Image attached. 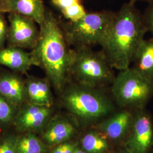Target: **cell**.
<instances>
[{
	"instance_id": "6da1fadb",
	"label": "cell",
	"mask_w": 153,
	"mask_h": 153,
	"mask_svg": "<svg viewBox=\"0 0 153 153\" xmlns=\"http://www.w3.org/2000/svg\"><path fill=\"white\" fill-rule=\"evenodd\" d=\"M135 2L130 0L114 13L108 31L100 45L110 65L120 71L129 68L148 32Z\"/></svg>"
},
{
	"instance_id": "7a4b0ae2",
	"label": "cell",
	"mask_w": 153,
	"mask_h": 153,
	"mask_svg": "<svg viewBox=\"0 0 153 153\" xmlns=\"http://www.w3.org/2000/svg\"><path fill=\"white\" fill-rule=\"evenodd\" d=\"M39 26L38 41L31 54L36 66L44 70L54 87L60 91L70 77L71 49L60 23L51 12L47 11Z\"/></svg>"
},
{
	"instance_id": "3957f363",
	"label": "cell",
	"mask_w": 153,
	"mask_h": 153,
	"mask_svg": "<svg viewBox=\"0 0 153 153\" xmlns=\"http://www.w3.org/2000/svg\"><path fill=\"white\" fill-rule=\"evenodd\" d=\"M69 75L78 83L94 88L113 82L115 77L102 51L96 52L86 47L71 49Z\"/></svg>"
},
{
	"instance_id": "277c9868",
	"label": "cell",
	"mask_w": 153,
	"mask_h": 153,
	"mask_svg": "<svg viewBox=\"0 0 153 153\" xmlns=\"http://www.w3.org/2000/svg\"><path fill=\"white\" fill-rule=\"evenodd\" d=\"M114 12L88 13L76 22L69 21L62 27L66 40L74 48L101 45L108 31Z\"/></svg>"
},
{
	"instance_id": "5b68a950",
	"label": "cell",
	"mask_w": 153,
	"mask_h": 153,
	"mask_svg": "<svg viewBox=\"0 0 153 153\" xmlns=\"http://www.w3.org/2000/svg\"><path fill=\"white\" fill-rule=\"evenodd\" d=\"M63 102L72 114L83 120H93L108 114L112 105L109 99L95 88L77 83L64 93Z\"/></svg>"
},
{
	"instance_id": "8992f818",
	"label": "cell",
	"mask_w": 153,
	"mask_h": 153,
	"mask_svg": "<svg viewBox=\"0 0 153 153\" xmlns=\"http://www.w3.org/2000/svg\"><path fill=\"white\" fill-rule=\"evenodd\" d=\"M112 92L121 106L142 109L153 95V80L129 67L115 76Z\"/></svg>"
},
{
	"instance_id": "52a82bcc",
	"label": "cell",
	"mask_w": 153,
	"mask_h": 153,
	"mask_svg": "<svg viewBox=\"0 0 153 153\" xmlns=\"http://www.w3.org/2000/svg\"><path fill=\"white\" fill-rule=\"evenodd\" d=\"M7 42L9 46L33 49L38 41L39 33L33 19L16 13H9Z\"/></svg>"
},
{
	"instance_id": "ba28073f",
	"label": "cell",
	"mask_w": 153,
	"mask_h": 153,
	"mask_svg": "<svg viewBox=\"0 0 153 153\" xmlns=\"http://www.w3.org/2000/svg\"><path fill=\"white\" fill-rule=\"evenodd\" d=\"M134 120L131 134L126 143L128 153H148L153 141V127L150 116L142 109Z\"/></svg>"
},
{
	"instance_id": "9c48e42d",
	"label": "cell",
	"mask_w": 153,
	"mask_h": 153,
	"mask_svg": "<svg viewBox=\"0 0 153 153\" xmlns=\"http://www.w3.org/2000/svg\"><path fill=\"white\" fill-rule=\"evenodd\" d=\"M0 13H16L27 16L40 25L47 11L42 0H0Z\"/></svg>"
},
{
	"instance_id": "30bf717a",
	"label": "cell",
	"mask_w": 153,
	"mask_h": 153,
	"mask_svg": "<svg viewBox=\"0 0 153 153\" xmlns=\"http://www.w3.org/2000/svg\"><path fill=\"white\" fill-rule=\"evenodd\" d=\"M51 112V107L30 103L25 105L18 115L16 126L22 130L38 129L44 125Z\"/></svg>"
},
{
	"instance_id": "8fae6325",
	"label": "cell",
	"mask_w": 153,
	"mask_h": 153,
	"mask_svg": "<svg viewBox=\"0 0 153 153\" xmlns=\"http://www.w3.org/2000/svg\"><path fill=\"white\" fill-rule=\"evenodd\" d=\"M0 65L21 73L27 71L31 66H36L31 53L13 46L0 49Z\"/></svg>"
},
{
	"instance_id": "7c38bea8",
	"label": "cell",
	"mask_w": 153,
	"mask_h": 153,
	"mask_svg": "<svg viewBox=\"0 0 153 153\" xmlns=\"http://www.w3.org/2000/svg\"><path fill=\"white\" fill-rule=\"evenodd\" d=\"M0 94L16 106L27 99L26 84L19 76L10 73L0 76Z\"/></svg>"
},
{
	"instance_id": "4fadbf2b",
	"label": "cell",
	"mask_w": 153,
	"mask_h": 153,
	"mask_svg": "<svg viewBox=\"0 0 153 153\" xmlns=\"http://www.w3.org/2000/svg\"><path fill=\"white\" fill-rule=\"evenodd\" d=\"M27 99L33 104L51 107L53 98L48 82L42 78L30 76L26 83Z\"/></svg>"
},
{
	"instance_id": "5bb4252c",
	"label": "cell",
	"mask_w": 153,
	"mask_h": 153,
	"mask_svg": "<svg viewBox=\"0 0 153 153\" xmlns=\"http://www.w3.org/2000/svg\"><path fill=\"white\" fill-rule=\"evenodd\" d=\"M133 68L143 76L153 80V37L144 39L132 61Z\"/></svg>"
},
{
	"instance_id": "9a60e30c",
	"label": "cell",
	"mask_w": 153,
	"mask_h": 153,
	"mask_svg": "<svg viewBox=\"0 0 153 153\" xmlns=\"http://www.w3.org/2000/svg\"><path fill=\"white\" fill-rule=\"evenodd\" d=\"M132 116L128 112L122 111L113 116L100 126L102 131L112 140L123 137L131 126Z\"/></svg>"
},
{
	"instance_id": "2e32d148",
	"label": "cell",
	"mask_w": 153,
	"mask_h": 153,
	"mask_svg": "<svg viewBox=\"0 0 153 153\" xmlns=\"http://www.w3.org/2000/svg\"><path fill=\"white\" fill-rule=\"evenodd\" d=\"M74 132L73 126L65 121L53 123L44 133V138L49 145H59L70 139Z\"/></svg>"
},
{
	"instance_id": "e0dca14e",
	"label": "cell",
	"mask_w": 153,
	"mask_h": 153,
	"mask_svg": "<svg viewBox=\"0 0 153 153\" xmlns=\"http://www.w3.org/2000/svg\"><path fill=\"white\" fill-rule=\"evenodd\" d=\"M46 151L44 143L33 133L19 137L16 153H45Z\"/></svg>"
},
{
	"instance_id": "ac0fdd59",
	"label": "cell",
	"mask_w": 153,
	"mask_h": 153,
	"mask_svg": "<svg viewBox=\"0 0 153 153\" xmlns=\"http://www.w3.org/2000/svg\"><path fill=\"white\" fill-rule=\"evenodd\" d=\"M82 148L86 153H102L107 150V142L95 133L86 134L82 140Z\"/></svg>"
},
{
	"instance_id": "d6986e66",
	"label": "cell",
	"mask_w": 153,
	"mask_h": 153,
	"mask_svg": "<svg viewBox=\"0 0 153 153\" xmlns=\"http://www.w3.org/2000/svg\"><path fill=\"white\" fill-rule=\"evenodd\" d=\"M16 105L0 94V122L7 123L13 117Z\"/></svg>"
},
{
	"instance_id": "ffe728a7",
	"label": "cell",
	"mask_w": 153,
	"mask_h": 153,
	"mask_svg": "<svg viewBox=\"0 0 153 153\" xmlns=\"http://www.w3.org/2000/svg\"><path fill=\"white\" fill-rule=\"evenodd\" d=\"M64 16L71 22H76L87 13L82 4H77L61 10Z\"/></svg>"
},
{
	"instance_id": "44dd1931",
	"label": "cell",
	"mask_w": 153,
	"mask_h": 153,
	"mask_svg": "<svg viewBox=\"0 0 153 153\" xmlns=\"http://www.w3.org/2000/svg\"><path fill=\"white\" fill-rule=\"evenodd\" d=\"M19 137L9 136L0 140V153H16Z\"/></svg>"
},
{
	"instance_id": "7402d4cb",
	"label": "cell",
	"mask_w": 153,
	"mask_h": 153,
	"mask_svg": "<svg viewBox=\"0 0 153 153\" xmlns=\"http://www.w3.org/2000/svg\"><path fill=\"white\" fill-rule=\"evenodd\" d=\"M142 16L148 32L151 33L153 37V2L149 4Z\"/></svg>"
},
{
	"instance_id": "603a6c76",
	"label": "cell",
	"mask_w": 153,
	"mask_h": 153,
	"mask_svg": "<svg viewBox=\"0 0 153 153\" xmlns=\"http://www.w3.org/2000/svg\"><path fill=\"white\" fill-rule=\"evenodd\" d=\"M4 14L0 13V49L4 48L6 40L7 39L9 30Z\"/></svg>"
},
{
	"instance_id": "cb8c5ba5",
	"label": "cell",
	"mask_w": 153,
	"mask_h": 153,
	"mask_svg": "<svg viewBox=\"0 0 153 153\" xmlns=\"http://www.w3.org/2000/svg\"><path fill=\"white\" fill-rule=\"evenodd\" d=\"M77 147V143L64 142L59 144L52 153H72Z\"/></svg>"
},
{
	"instance_id": "d4e9b609",
	"label": "cell",
	"mask_w": 153,
	"mask_h": 153,
	"mask_svg": "<svg viewBox=\"0 0 153 153\" xmlns=\"http://www.w3.org/2000/svg\"><path fill=\"white\" fill-rule=\"evenodd\" d=\"M52 3L62 10L77 4H82V0H52Z\"/></svg>"
},
{
	"instance_id": "484cf974",
	"label": "cell",
	"mask_w": 153,
	"mask_h": 153,
	"mask_svg": "<svg viewBox=\"0 0 153 153\" xmlns=\"http://www.w3.org/2000/svg\"><path fill=\"white\" fill-rule=\"evenodd\" d=\"M72 153H86L83 150H81V149H79V148H77L76 147L75 149H74V150L73 151V152Z\"/></svg>"
},
{
	"instance_id": "4316f807",
	"label": "cell",
	"mask_w": 153,
	"mask_h": 153,
	"mask_svg": "<svg viewBox=\"0 0 153 153\" xmlns=\"http://www.w3.org/2000/svg\"><path fill=\"white\" fill-rule=\"evenodd\" d=\"M134 2H136L137 1H145V2H147L149 4V3H151V2H153V0H132Z\"/></svg>"
},
{
	"instance_id": "83f0119b",
	"label": "cell",
	"mask_w": 153,
	"mask_h": 153,
	"mask_svg": "<svg viewBox=\"0 0 153 153\" xmlns=\"http://www.w3.org/2000/svg\"><path fill=\"white\" fill-rule=\"evenodd\" d=\"M1 131H1V129H0V133H1Z\"/></svg>"
}]
</instances>
